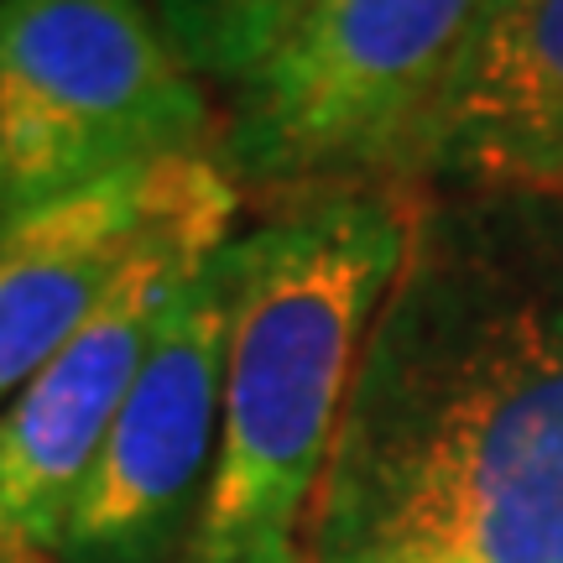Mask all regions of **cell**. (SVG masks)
<instances>
[{
  "label": "cell",
  "instance_id": "6da1fadb",
  "mask_svg": "<svg viewBox=\"0 0 563 563\" xmlns=\"http://www.w3.org/2000/svg\"><path fill=\"white\" fill-rule=\"evenodd\" d=\"M308 563H563V302L517 199L418 194Z\"/></svg>",
  "mask_w": 563,
  "mask_h": 563
},
{
  "label": "cell",
  "instance_id": "7a4b0ae2",
  "mask_svg": "<svg viewBox=\"0 0 563 563\" xmlns=\"http://www.w3.org/2000/svg\"><path fill=\"white\" fill-rule=\"evenodd\" d=\"M418 194V183L302 194L230 241L220 454L188 563H308L329 449L402 272Z\"/></svg>",
  "mask_w": 563,
  "mask_h": 563
},
{
  "label": "cell",
  "instance_id": "3957f363",
  "mask_svg": "<svg viewBox=\"0 0 563 563\" xmlns=\"http://www.w3.org/2000/svg\"><path fill=\"white\" fill-rule=\"evenodd\" d=\"M490 0H323L220 110L214 162L235 194L282 203L418 183L428 125Z\"/></svg>",
  "mask_w": 563,
  "mask_h": 563
},
{
  "label": "cell",
  "instance_id": "277c9868",
  "mask_svg": "<svg viewBox=\"0 0 563 563\" xmlns=\"http://www.w3.org/2000/svg\"><path fill=\"white\" fill-rule=\"evenodd\" d=\"M220 110L152 0L0 5V224L173 157H214Z\"/></svg>",
  "mask_w": 563,
  "mask_h": 563
},
{
  "label": "cell",
  "instance_id": "5b68a950",
  "mask_svg": "<svg viewBox=\"0 0 563 563\" xmlns=\"http://www.w3.org/2000/svg\"><path fill=\"white\" fill-rule=\"evenodd\" d=\"M241 194L209 162L74 340L0 407V563H53L63 517L125 407L178 287L235 241Z\"/></svg>",
  "mask_w": 563,
  "mask_h": 563
},
{
  "label": "cell",
  "instance_id": "8992f818",
  "mask_svg": "<svg viewBox=\"0 0 563 563\" xmlns=\"http://www.w3.org/2000/svg\"><path fill=\"white\" fill-rule=\"evenodd\" d=\"M230 245L178 287L95 470L63 517L53 563H173L188 553L220 454Z\"/></svg>",
  "mask_w": 563,
  "mask_h": 563
},
{
  "label": "cell",
  "instance_id": "52a82bcc",
  "mask_svg": "<svg viewBox=\"0 0 563 563\" xmlns=\"http://www.w3.org/2000/svg\"><path fill=\"white\" fill-rule=\"evenodd\" d=\"M418 188L470 199L563 194V0H490L428 125Z\"/></svg>",
  "mask_w": 563,
  "mask_h": 563
},
{
  "label": "cell",
  "instance_id": "ba28073f",
  "mask_svg": "<svg viewBox=\"0 0 563 563\" xmlns=\"http://www.w3.org/2000/svg\"><path fill=\"white\" fill-rule=\"evenodd\" d=\"M209 162H157L0 224V407L89 323Z\"/></svg>",
  "mask_w": 563,
  "mask_h": 563
},
{
  "label": "cell",
  "instance_id": "9c48e42d",
  "mask_svg": "<svg viewBox=\"0 0 563 563\" xmlns=\"http://www.w3.org/2000/svg\"><path fill=\"white\" fill-rule=\"evenodd\" d=\"M323 0H152L162 32L203 84H241Z\"/></svg>",
  "mask_w": 563,
  "mask_h": 563
},
{
  "label": "cell",
  "instance_id": "30bf717a",
  "mask_svg": "<svg viewBox=\"0 0 563 563\" xmlns=\"http://www.w3.org/2000/svg\"><path fill=\"white\" fill-rule=\"evenodd\" d=\"M522 203L527 235H532V251H538V266H543L553 298L563 302V194H543V199H517Z\"/></svg>",
  "mask_w": 563,
  "mask_h": 563
},
{
  "label": "cell",
  "instance_id": "8fae6325",
  "mask_svg": "<svg viewBox=\"0 0 563 563\" xmlns=\"http://www.w3.org/2000/svg\"><path fill=\"white\" fill-rule=\"evenodd\" d=\"M0 5H5V0H0Z\"/></svg>",
  "mask_w": 563,
  "mask_h": 563
}]
</instances>
